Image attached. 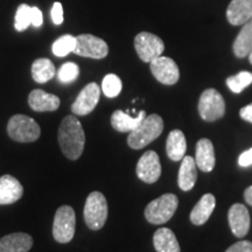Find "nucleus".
<instances>
[{"instance_id": "obj_3", "label": "nucleus", "mask_w": 252, "mask_h": 252, "mask_svg": "<svg viewBox=\"0 0 252 252\" xmlns=\"http://www.w3.org/2000/svg\"><path fill=\"white\" fill-rule=\"evenodd\" d=\"M178 204L179 200L174 194H165L147 204L145 217L152 224H163L174 215Z\"/></svg>"}, {"instance_id": "obj_25", "label": "nucleus", "mask_w": 252, "mask_h": 252, "mask_svg": "<svg viewBox=\"0 0 252 252\" xmlns=\"http://www.w3.org/2000/svg\"><path fill=\"white\" fill-rule=\"evenodd\" d=\"M232 49H234L235 55L239 59L250 55L252 52V21L245 24L239 32L234 46H232Z\"/></svg>"}, {"instance_id": "obj_18", "label": "nucleus", "mask_w": 252, "mask_h": 252, "mask_svg": "<svg viewBox=\"0 0 252 252\" xmlns=\"http://www.w3.org/2000/svg\"><path fill=\"white\" fill-rule=\"evenodd\" d=\"M195 162L196 166L203 172H212L215 167V151L213 143L209 139H200L196 144V152H195Z\"/></svg>"}, {"instance_id": "obj_5", "label": "nucleus", "mask_w": 252, "mask_h": 252, "mask_svg": "<svg viewBox=\"0 0 252 252\" xmlns=\"http://www.w3.org/2000/svg\"><path fill=\"white\" fill-rule=\"evenodd\" d=\"M83 214L88 228L91 230L102 229L108 219V202L105 196L99 191L89 194Z\"/></svg>"}, {"instance_id": "obj_33", "label": "nucleus", "mask_w": 252, "mask_h": 252, "mask_svg": "<svg viewBox=\"0 0 252 252\" xmlns=\"http://www.w3.org/2000/svg\"><path fill=\"white\" fill-rule=\"evenodd\" d=\"M238 165L242 167H249L252 165V149L245 151L239 156Z\"/></svg>"}, {"instance_id": "obj_2", "label": "nucleus", "mask_w": 252, "mask_h": 252, "mask_svg": "<svg viewBox=\"0 0 252 252\" xmlns=\"http://www.w3.org/2000/svg\"><path fill=\"white\" fill-rule=\"evenodd\" d=\"M163 131V121L159 115L146 116L139 125L130 132L127 144L131 149L140 150L156 140Z\"/></svg>"}, {"instance_id": "obj_24", "label": "nucleus", "mask_w": 252, "mask_h": 252, "mask_svg": "<svg viewBox=\"0 0 252 252\" xmlns=\"http://www.w3.org/2000/svg\"><path fill=\"white\" fill-rule=\"evenodd\" d=\"M153 244L157 252H180V245L174 232L168 228H160L153 236Z\"/></svg>"}, {"instance_id": "obj_15", "label": "nucleus", "mask_w": 252, "mask_h": 252, "mask_svg": "<svg viewBox=\"0 0 252 252\" xmlns=\"http://www.w3.org/2000/svg\"><path fill=\"white\" fill-rule=\"evenodd\" d=\"M252 18V0H231L226 9V19L234 26L245 25Z\"/></svg>"}, {"instance_id": "obj_32", "label": "nucleus", "mask_w": 252, "mask_h": 252, "mask_svg": "<svg viewBox=\"0 0 252 252\" xmlns=\"http://www.w3.org/2000/svg\"><path fill=\"white\" fill-rule=\"evenodd\" d=\"M52 19L55 25H61L63 23V7L61 2H55L52 8Z\"/></svg>"}, {"instance_id": "obj_7", "label": "nucleus", "mask_w": 252, "mask_h": 252, "mask_svg": "<svg viewBox=\"0 0 252 252\" xmlns=\"http://www.w3.org/2000/svg\"><path fill=\"white\" fill-rule=\"evenodd\" d=\"M198 112L206 122H215L222 118L225 112V103L222 94L215 89H207L198 100Z\"/></svg>"}, {"instance_id": "obj_12", "label": "nucleus", "mask_w": 252, "mask_h": 252, "mask_svg": "<svg viewBox=\"0 0 252 252\" xmlns=\"http://www.w3.org/2000/svg\"><path fill=\"white\" fill-rule=\"evenodd\" d=\"M137 176L146 184H154L161 175L159 156L154 151L145 152L137 163Z\"/></svg>"}, {"instance_id": "obj_6", "label": "nucleus", "mask_w": 252, "mask_h": 252, "mask_svg": "<svg viewBox=\"0 0 252 252\" xmlns=\"http://www.w3.org/2000/svg\"><path fill=\"white\" fill-rule=\"evenodd\" d=\"M75 216L74 209L70 206H62L58 209L53 224V236L55 241L61 244L69 243L75 235Z\"/></svg>"}, {"instance_id": "obj_27", "label": "nucleus", "mask_w": 252, "mask_h": 252, "mask_svg": "<svg viewBox=\"0 0 252 252\" xmlns=\"http://www.w3.org/2000/svg\"><path fill=\"white\" fill-rule=\"evenodd\" d=\"M76 47V36H72L70 34H65L59 37L58 40L53 43V53L58 58H64L71 52H74Z\"/></svg>"}, {"instance_id": "obj_31", "label": "nucleus", "mask_w": 252, "mask_h": 252, "mask_svg": "<svg viewBox=\"0 0 252 252\" xmlns=\"http://www.w3.org/2000/svg\"><path fill=\"white\" fill-rule=\"evenodd\" d=\"M225 252H252V243L249 241H241L232 244Z\"/></svg>"}, {"instance_id": "obj_22", "label": "nucleus", "mask_w": 252, "mask_h": 252, "mask_svg": "<svg viewBox=\"0 0 252 252\" xmlns=\"http://www.w3.org/2000/svg\"><path fill=\"white\" fill-rule=\"evenodd\" d=\"M145 117H146L145 111H140L135 117H132L128 115V112L117 110L111 116V125L118 132H132Z\"/></svg>"}, {"instance_id": "obj_8", "label": "nucleus", "mask_w": 252, "mask_h": 252, "mask_svg": "<svg viewBox=\"0 0 252 252\" xmlns=\"http://www.w3.org/2000/svg\"><path fill=\"white\" fill-rule=\"evenodd\" d=\"M134 48L141 61L150 63L161 56L165 50V43L159 36L149 32H143L135 36Z\"/></svg>"}, {"instance_id": "obj_9", "label": "nucleus", "mask_w": 252, "mask_h": 252, "mask_svg": "<svg viewBox=\"0 0 252 252\" xmlns=\"http://www.w3.org/2000/svg\"><path fill=\"white\" fill-rule=\"evenodd\" d=\"M75 54L90 58L94 60L104 59L109 53V47L100 37L91 34H81L76 36V47L74 49Z\"/></svg>"}, {"instance_id": "obj_30", "label": "nucleus", "mask_w": 252, "mask_h": 252, "mask_svg": "<svg viewBox=\"0 0 252 252\" xmlns=\"http://www.w3.org/2000/svg\"><path fill=\"white\" fill-rule=\"evenodd\" d=\"M78 75H80V68L74 62L64 63L58 72L59 80L63 83H70V82L76 80Z\"/></svg>"}, {"instance_id": "obj_35", "label": "nucleus", "mask_w": 252, "mask_h": 252, "mask_svg": "<svg viewBox=\"0 0 252 252\" xmlns=\"http://www.w3.org/2000/svg\"><path fill=\"white\" fill-rule=\"evenodd\" d=\"M244 198H245V201L250 204V206H252V186H250V187H248L247 189H245Z\"/></svg>"}, {"instance_id": "obj_23", "label": "nucleus", "mask_w": 252, "mask_h": 252, "mask_svg": "<svg viewBox=\"0 0 252 252\" xmlns=\"http://www.w3.org/2000/svg\"><path fill=\"white\" fill-rule=\"evenodd\" d=\"M186 150H187V143H186L185 134L180 130H173L167 138V156L172 161H181L185 158Z\"/></svg>"}, {"instance_id": "obj_16", "label": "nucleus", "mask_w": 252, "mask_h": 252, "mask_svg": "<svg viewBox=\"0 0 252 252\" xmlns=\"http://www.w3.org/2000/svg\"><path fill=\"white\" fill-rule=\"evenodd\" d=\"M31 109L37 112L55 111L60 106V98L55 94H48L41 89L33 90L28 96Z\"/></svg>"}, {"instance_id": "obj_20", "label": "nucleus", "mask_w": 252, "mask_h": 252, "mask_svg": "<svg viewBox=\"0 0 252 252\" xmlns=\"http://www.w3.org/2000/svg\"><path fill=\"white\" fill-rule=\"evenodd\" d=\"M216 207V200L213 194H206L200 198L190 213V220L195 225H202L209 220Z\"/></svg>"}, {"instance_id": "obj_10", "label": "nucleus", "mask_w": 252, "mask_h": 252, "mask_svg": "<svg viewBox=\"0 0 252 252\" xmlns=\"http://www.w3.org/2000/svg\"><path fill=\"white\" fill-rule=\"evenodd\" d=\"M151 71L153 76L157 78L160 83L165 86H173L180 78V70L174 60L166 58V56H159L150 62Z\"/></svg>"}, {"instance_id": "obj_1", "label": "nucleus", "mask_w": 252, "mask_h": 252, "mask_svg": "<svg viewBox=\"0 0 252 252\" xmlns=\"http://www.w3.org/2000/svg\"><path fill=\"white\" fill-rule=\"evenodd\" d=\"M58 138L62 153L68 159L77 160L82 156L86 144V134L81 122L75 116H67L61 122Z\"/></svg>"}, {"instance_id": "obj_28", "label": "nucleus", "mask_w": 252, "mask_h": 252, "mask_svg": "<svg viewBox=\"0 0 252 252\" xmlns=\"http://www.w3.org/2000/svg\"><path fill=\"white\" fill-rule=\"evenodd\" d=\"M252 83V74L249 71H241L235 76L226 78V86L232 93L239 94Z\"/></svg>"}, {"instance_id": "obj_19", "label": "nucleus", "mask_w": 252, "mask_h": 252, "mask_svg": "<svg viewBox=\"0 0 252 252\" xmlns=\"http://www.w3.org/2000/svg\"><path fill=\"white\" fill-rule=\"evenodd\" d=\"M33 247V238L28 234L17 232L0 239V252H28Z\"/></svg>"}, {"instance_id": "obj_29", "label": "nucleus", "mask_w": 252, "mask_h": 252, "mask_svg": "<svg viewBox=\"0 0 252 252\" xmlns=\"http://www.w3.org/2000/svg\"><path fill=\"white\" fill-rule=\"evenodd\" d=\"M123 89L122 80L117 75L108 74L103 78L102 82V90L104 94L109 98H115L117 97Z\"/></svg>"}, {"instance_id": "obj_34", "label": "nucleus", "mask_w": 252, "mask_h": 252, "mask_svg": "<svg viewBox=\"0 0 252 252\" xmlns=\"http://www.w3.org/2000/svg\"><path fill=\"white\" fill-rule=\"evenodd\" d=\"M239 115H241L242 119H244V121H247L249 123H252V104L247 105L243 109H241Z\"/></svg>"}, {"instance_id": "obj_13", "label": "nucleus", "mask_w": 252, "mask_h": 252, "mask_svg": "<svg viewBox=\"0 0 252 252\" xmlns=\"http://www.w3.org/2000/svg\"><path fill=\"white\" fill-rule=\"evenodd\" d=\"M229 225L236 237L242 238L250 230V214L248 208L241 203H236L229 209Z\"/></svg>"}, {"instance_id": "obj_37", "label": "nucleus", "mask_w": 252, "mask_h": 252, "mask_svg": "<svg viewBox=\"0 0 252 252\" xmlns=\"http://www.w3.org/2000/svg\"><path fill=\"white\" fill-rule=\"evenodd\" d=\"M251 19H252V18H251Z\"/></svg>"}, {"instance_id": "obj_11", "label": "nucleus", "mask_w": 252, "mask_h": 252, "mask_svg": "<svg viewBox=\"0 0 252 252\" xmlns=\"http://www.w3.org/2000/svg\"><path fill=\"white\" fill-rule=\"evenodd\" d=\"M100 88L97 83H89L81 91L77 98L71 105V111L74 115L87 116L94 111L99 102Z\"/></svg>"}, {"instance_id": "obj_21", "label": "nucleus", "mask_w": 252, "mask_h": 252, "mask_svg": "<svg viewBox=\"0 0 252 252\" xmlns=\"http://www.w3.org/2000/svg\"><path fill=\"white\" fill-rule=\"evenodd\" d=\"M197 171H196V162L195 159L191 157H185L182 159L180 171H179L178 182L179 187L184 191H189L193 189L196 184Z\"/></svg>"}, {"instance_id": "obj_17", "label": "nucleus", "mask_w": 252, "mask_h": 252, "mask_svg": "<svg viewBox=\"0 0 252 252\" xmlns=\"http://www.w3.org/2000/svg\"><path fill=\"white\" fill-rule=\"evenodd\" d=\"M24 194L23 185L14 176L4 175L0 178V204L17 202Z\"/></svg>"}, {"instance_id": "obj_14", "label": "nucleus", "mask_w": 252, "mask_h": 252, "mask_svg": "<svg viewBox=\"0 0 252 252\" xmlns=\"http://www.w3.org/2000/svg\"><path fill=\"white\" fill-rule=\"evenodd\" d=\"M43 24L42 12L37 7H32L27 4H21L15 14V30L18 32L26 31L30 25L34 27H40Z\"/></svg>"}, {"instance_id": "obj_36", "label": "nucleus", "mask_w": 252, "mask_h": 252, "mask_svg": "<svg viewBox=\"0 0 252 252\" xmlns=\"http://www.w3.org/2000/svg\"><path fill=\"white\" fill-rule=\"evenodd\" d=\"M249 60H250V63L252 64V52L250 53V55H249Z\"/></svg>"}, {"instance_id": "obj_4", "label": "nucleus", "mask_w": 252, "mask_h": 252, "mask_svg": "<svg viewBox=\"0 0 252 252\" xmlns=\"http://www.w3.org/2000/svg\"><path fill=\"white\" fill-rule=\"evenodd\" d=\"M7 133L18 143H33L39 139L41 130L33 118L25 115H15L8 121Z\"/></svg>"}, {"instance_id": "obj_26", "label": "nucleus", "mask_w": 252, "mask_h": 252, "mask_svg": "<svg viewBox=\"0 0 252 252\" xmlns=\"http://www.w3.org/2000/svg\"><path fill=\"white\" fill-rule=\"evenodd\" d=\"M55 65L48 59H37L32 65V77L37 83H46L55 76Z\"/></svg>"}]
</instances>
